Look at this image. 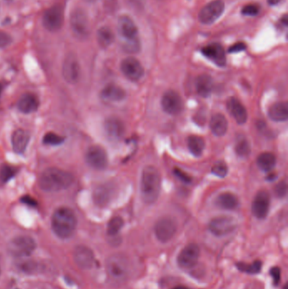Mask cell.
I'll return each mask as SVG.
<instances>
[{"instance_id":"1","label":"cell","mask_w":288,"mask_h":289,"mask_svg":"<svg viewBox=\"0 0 288 289\" xmlns=\"http://www.w3.org/2000/svg\"><path fill=\"white\" fill-rule=\"evenodd\" d=\"M74 181L75 178L69 172L58 168H48L41 173L38 184L42 191L53 193L69 189Z\"/></svg>"},{"instance_id":"37","label":"cell","mask_w":288,"mask_h":289,"mask_svg":"<svg viewBox=\"0 0 288 289\" xmlns=\"http://www.w3.org/2000/svg\"><path fill=\"white\" fill-rule=\"evenodd\" d=\"M16 169L10 165H2L0 167V180L6 183L16 175Z\"/></svg>"},{"instance_id":"51","label":"cell","mask_w":288,"mask_h":289,"mask_svg":"<svg viewBox=\"0 0 288 289\" xmlns=\"http://www.w3.org/2000/svg\"><path fill=\"white\" fill-rule=\"evenodd\" d=\"M288 289V284H286L285 286H284V289Z\"/></svg>"},{"instance_id":"12","label":"cell","mask_w":288,"mask_h":289,"mask_svg":"<svg viewBox=\"0 0 288 289\" xmlns=\"http://www.w3.org/2000/svg\"><path fill=\"white\" fill-rule=\"evenodd\" d=\"M121 71L131 81H138L142 78L145 70L139 60L133 57L124 58L121 63Z\"/></svg>"},{"instance_id":"29","label":"cell","mask_w":288,"mask_h":289,"mask_svg":"<svg viewBox=\"0 0 288 289\" xmlns=\"http://www.w3.org/2000/svg\"><path fill=\"white\" fill-rule=\"evenodd\" d=\"M187 145L190 153L197 157L202 155L203 152L206 147L205 140L203 139L202 137L199 136V135H191L189 137Z\"/></svg>"},{"instance_id":"17","label":"cell","mask_w":288,"mask_h":289,"mask_svg":"<svg viewBox=\"0 0 288 289\" xmlns=\"http://www.w3.org/2000/svg\"><path fill=\"white\" fill-rule=\"evenodd\" d=\"M74 260L76 265L83 270L91 269L95 263V256L93 251L84 245H79L75 249Z\"/></svg>"},{"instance_id":"30","label":"cell","mask_w":288,"mask_h":289,"mask_svg":"<svg viewBox=\"0 0 288 289\" xmlns=\"http://www.w3.org/2000/svg\"><path fill=\"white\" fill-rule=\"evenodd\" d=\"M257 164L262 171L270 172L276 167V156L271 153H261L257 158Z\"/></svg>"},{"instance_id":"49","label":"cell","mask_w":288,"mask_h":289,"mask_svg":"<svg viewBox=\"0 0 288 289\" xmlns=\"http://www.w3.org/2000/svg\"><path fill=\"white\" fill-rule=\"evenodd\" d=\"M189 289V288H187V287L178 286V287H176V288H174V289Z\"/></svg>"},{"instance_id":"44","label":"cell","mask_w":288,"mask_h":289,"mask_svg":"<svg viewBox=\"0 0 288 289\" xmlns=\"http://www.w3.org/2000/svg\"><path fill=\"white\" fill-rule=\"evenodd\" d=\"M12 39L8 33L0 31V48H5L11 43Z\"/></svg>"},{"instance_id":"28","label":"cell","mask_w":288,"mask_h":289,"mask_svg":"<svg viewBox=\"0 0 288 289\" xmlns=\"http://www.w3.org/2000/svg\"><path fill=\"white\" fill-rule=\"evenodd\" d=\"M213 89L212 78L208 75H201L196 80V90L199 95L202 97H208Z\"/></svg>"},{"instance_id":"24","label":"cell","mask_w":288,"mask_h":289,"mask_svg":"<svg viewBox=\"0 0 288 289\" xmlns=\"http://www.w3.org/2000/svg\"><path fill=\"white\" fill-rule=\"evenodd\" d=\"M29 140H30V136L26 131L21 129L14 131L11 137V143H12L14 152H16L18 154H22L25 153L28 146Z\"/></svg>"},{"instance_id":"27","label":"cell","mask_w":288,"mask_h":289,"mask_svg":"<svg viewBox=\"0 0 288 289\" xmlns=\"http://www.w3.org/2000/svg\"><path fill=\"white\" fill-rule=\"evenodd\" d=\"M215 203L220 208L224 210H234L239 205L238 198L232 193L230 192H224L220 194Z\"/></svg>"},{"instance_id":"3","label":"cell","mask_w":288,"mask_h":289,"mask_svg":"<svg viewBox=\"0 0 288 289\" xmlns=\"http://www.w3.org/2000/svg\"><path fill=\"white\" fill-rule=\"evenodd\" d=\"M161 191V175L154 166H146L143 169L140 181V193L146 204L155 203Z\"/></svg>"},{"instance_id":"53","label":"cell","mask_w":288,"mask_h":289,"mask_svg":"<svg viewBox=\"0 0 288 289\" xmlns=\"http://www.w3.org/2000/svg\"></svg>"},{"instance_id":"26","label":"cell","mask_w":288,"mask_h":289,"mask_svg":"<svg viewBox=\"0 0 288 289\" xmlns=\"http://www.w3.org/2000/svg\"><path fill=\"white\" fill-rule=\"evenodd\" d=\"M210 127L213 135L215 136H223L228 129V123L227 118L222 114H216L212 116L210 123Z\"/></svg>"},{"instance_id":"31","label":"cell","mask_w":288,"mask_h":289,"mask_svg":"<svg viewBox=\"0 0 288 289\" xmlns=\"http://www.w3.org/2000/svg\"><path fill=\"white\" fill-rule=\"evenodd\" d=\"M97 41L101 48H108L114 41V32L108 27H101L97 32Z\"/></svg>"},{"instance_id":"35","label":"cell","mask_w":288,"mask_h":289,"mask_svg":"<svg viewBox=\"0 0 288 289\" xmlns=\"http://www.w3.org/2000/svg\"><path fill=\"white\" fill-rule=\"evenodd\" d=\"M235 151L238 156L241 157H247L250 154V145L247 139L241 138L235 146Z\"/></svg>"},{"instance_id":"47","label":"cell","mask_w":288,"mask_h":289,"mask_svg":"<svg viewBox=\"0 0 288 289\" xmlns=\"http://www.w3.org/2000/svg\"><path fill=\"white\" fill-rule=\"evenodd\" d=\"M20 200L22 201L23 203L26 204V205H28L30 207H36L37 206V201H36L35 199L29 196V195L24 196V197L20 199Z\"/></svg>"},{"instance_id":"11","label":"cell","mask_w":288,"mask_h":289,"mask_svg":"<svg viewBox=\"0 0 288 289\" xmlns=\"http://www.w3.org/2000/svg\"><path fill=\"white\" fill-rule=\"evenodd\" d=\"M200 247L196 244H190L183 249L178 256V266L184 269H190L194 267L200 258Z\"/></svg>"},{"instance_id":"38","label":"cell","mask_w":288,"mask_h":289,"mask_svg":"<svg viewBox=\"0 0 288 289\" xmlns=\"http://www.w3.org/2000/svg\"><path fill=\"white\" fill-rule=\"evenodd\" d=\"M63 140H64L63 137L58 135L57 134L54 133V132H48L43 136L42 142L48 146H58V145L63 143Z\"/></svg>"},{"instance_id":"21","label":"cell","mask_w":288,"mask_h":289,"mask_svg":"<svg viewBox=\"0 0 288 289\" xmlns=\"http://www.w3.org/2000/svg\"><path fill=\"white\" fill-rule=\"evenodd\" d=\"M118 30L124 40L138 39V29L133 19L129 16H121L118 19Z\"/></svg>"},{"instance_id":"42","label":"cell","mask_w":288,"mask_h":289,"mask_svg":"<svg viewBox=\"0 0 288 289\" xmlns=\"http://www.w3.org/2000/svg\"><path fill=\"white\" fill-rule=\"evenodd\" d=\"M274 191H275V194H276L277 197H285L286 194H287V191H288L287 183L285 181L280 182L279 184H276Z\"/></svg>"},{"instance_id":"2","label":"cell","mask_w":288,"mask_h":289,"mask_svg":"<svg viewBox=\"0 0 288 289\" xmlns=\"http://www.w3.org/2000/svg\"><path fill=\"white\" fill-rule=\"evenodd\" d=\"M51 226L55 235L62 239L72 237L76 232L77 218L73 211L68 207H60L54 211Z\"/></svg>"},{"instance_id":"23","label":"cell","mask_w":288,"mask_h":289,"mask_svg":"<svg viewBox=\"0 0 288 289\" xmlns=\"http://www.w3.org/2000/svg\"><path fill=\"white\" fill-rule=\"evenodd\" d=\"M101 98L106 102H117L124 100L126 96V92L120 86L109 84L105 86L101 92Z\"/></svg>"},{"instance_id":"48","label":"cell","mask_w":288,"mask_h":289,"mask_svg":"<svg viewBox=\"0 0 288 289\" xmlns=\"http://www.w3.org/2000/svg\"><path fill=\"white\" fill-rule=\"evenodd\" d=\"M282 0H267V2L269 3L270 5H276L277 3H280Z\"/></svg>"},{"instance_id":"5","label":"cell","mask_w":288,"mask_h":289,"mask_svg":"<svg viewBox=\"0 0 288 289\" xmlns=\"http://www.w3.org/2000/svg\"><path fill=\"white\" fill-rule=\"evenodd\" d=\"M37 244L30 236H17L12 238L8 245V252L13 257H28L35 251Z\"/></svg>"},{"instance_id":"15","label":"cell","mask_w":288,"mask_h":289,"mask_svg":"<svg viewBox=\"0 0 288 289\" xmlns=\"http://www.w3.org/2000/svg\"><path fill=\"white\" fill-rule=\"evenodd\" d=\"M270 198L265 191H259L253 198L252 203V213L258 219H265L269 210Z\"/></svg>"},{"instance_id":"6","label":"cell","mask_w":288,"mask_h":289,"mask_svg":"<svg viewBox=\"0 0 288 289\" xmlns=\"http://www.w3.org/2000/svg\"><path fill=\"white\" fill-rule=\"evenodd\" d=\"M225 10V3L222 0H214L203 7L199 13L200 22L211 25L218 19Z\"/></svg>"},{"instance_id":"7","label":"cell","mask_w":288,"mask_h":289,"mask_svg":"<svg viewBox=\"0 0 288 289\" xmlns=\"http://www.w3.org/2000/svg\"><path fill=\"white\" fill-rule=\"evenodd\" d=\"M63 7L61 5H54L46 10L42 17V24L45 28L50 32H56L62 27L63 24Z\"/></svg>"},{"instance_id":"45","label":"cell","mask_w":288,"mask_h":289,"mask_svg":"<svg viewBox=\"0 0 288 289\" xmlns=\"http://www.w3.org/2000/svg\"><path fill=\"white\" fill-rule=\"evenodd\" d=\"M247 48L246 44L244 42H237L235 44L231 46L229 49H228V53L230 54H236V53H239V52L244 51Z\"/></svg>"},{"instance_id":"40","label":"cell","mask_w":288,"mask_h":289,"mask_svg":"<svg viewBox=\"0 0 288 289\" xmlns=\"http://www.w3.org/2000/svg\"><path fill=\"white\" fill-rule=\"evenodd\" d=\"M125 51L130 54H136L140 49V43L139 39H132V40H125V44L124 45Z\"/></svg>"},{"instance_id":"41","label":"cell","mask_w":288,"mask_h":289,"mask_svg":"<svg viewBox=\"0 0 288 289\" xmlns=\"http://www.w3.org/2000/svg\"><path fill=\"white\" fill-rule=\"evenodd\" d=\"M260 7L259 4H255V3H251V4H248L242 9V14L244 16H255L260 13Z\"/></svg>"},{"instance_id":"14","label":"cell","mask_w":288,"mask_h":289,"mask_svg":"<svg viewBox=\"0 0 288 289\" xmlns=\"http://www.w3.org/2000/svg\"><path fill=\"white\" fill-rule=\"evenodd\" d=\"M71 28L75 35L80 39H85L89 35V22L86 13L81 10H76L70 18Z\"/></svg>"},{"instance_id":"39","label":"cell","mask_w":288,"mask_h":289,"mask_svg":"<svg viewBox=\"0 0 288 289\" xmlns=\"http://www.w3.org/2000/svg\"><path fill=\"white\" fill-rule=\"evenodd\" d=\"M211 172L219 178H225L228 173V165L226 164L225 162H222V161L215 162V164L213 165Z\"/></svg>"},{"instance_id":"8","label":"cell","mask_w":288,"mask_h":289,"mask_svg":"<svg viewBox=\"0 0 288 289\" xmlns=\"http://www.w3.org/2000/svg\"><path fill=\"white\" fill-rule=\"evenodd\" d=\"M237 227L236 220L228 216H218L211 221L209 230L215 236H225L234 231Z\"/></svg>"},{"instance_id":"16","label":"cell","mask_w":288,"mask_h":289,"mask_svg":"<svg viewBox=\"0 0 288 289\" xmlns=\"http://www.w3.org/2000/svg\"><path fill=\"white\" fill-rule=\"evenodd\" d=\"M79 62L77 60L76 56L73 54H70L67 56L66 58L63 61L62 74L63 78L69 84H76L79 78Z\"/></svg>"},{"instance_id":"19","label":"cell","mask_w":288,"mask_h":289,"mask_svg":"<svg viewBox=\"0 0 288 289\" xmlns=\"http://www.w3.org/2000/svg\"><path fill=\"white\" fill-rule=\"evenodd\" d=\"M105 132L112 140H119L124 135L125 126L123 121L117 117L107 118L104 124Z\"/></svg>"},{"instance_id":"33","label":"cell","mask_w":288,"mask_h":289,"mask_svg":"<svg viewBox=\"0 0 288 289\" xmlns=\"http://www.w3.org/2000/svg\"><path fill=\"white\" fill-rule=\"evenodd\" d=\"M262 265L263 264L260 261H253V263L251 264H246L244 262H238L236 264L238 270L248 274L260 273V270L262 269Z\"/></svg>"},{"instance_id":"10","label":"cell","mask_w":288,"mask_h":289,"mask_svg":"<svg viewBox=\"0 0 288 289\" xmlns=\"http://www.w3.org/2000/svg\"><path fill=\"white\" fill-rule=\"evenodd\" d=\"M162 107L168 115H179L184 110V101L177 92L168 91L162 96Z\"/></svg>"},{"instance_id":"4","label":"cell","mask_w":288,"mask_h":289,"mask_svg":"<svg viewBox=\"0 0 288 289\" xmlns=\"http://www.w3.org/2000/svg\"><path fill=\"white\" fill-rule=\"evenodd\" d=\"M106 270L114 284L124 283L130 275V262L123 254H113L106 261Z\"/></svg>"},{"instance_id":"20","label":"cell","mask_w":288,"mask_h":289,"mask_svg":"<svg viewBox=\"0 0 288 289\" xmlns=\"http://www.w3.org/2000/svg\"><path fill=\"white\" fill-rule=\"evenodd\" d=\"M227 107L231 116L238 124H244L247 122V110L238 98L231 97L228 100Z\"/></svg>"},{"instance_id":"36","label":"cell","mask_w":288,"mask_h":289,"mask_svg":"<svg viewBox=\"0 0 288 289\" xmlns=\"http://www.w3.org/2000/svg\"><path fill=\"white\" fill-rule=\"evenodd\" d=\"M19 270L27 274H34L40 270V265L34 261H25L19 264Z\"/></svg>"},{"instance_id":"32","label":"cell","mask_w":288,"mask_h":289,"mask_svg":"<svg viewBox=\"0 0 288 289\" xmlns=\"http://www.w3.org/2000/svg\"><path fill=\"white\" fill-rule=\"evenodd\" d=\"M95 200L99 205L108 204L112 198V189L108 186H101L95 191Z\"/></svg>"},{"instance_id":"52","label":"cell","mask_w":288,"mask_h":289,"mask_svg":"<svg viewBox=\"0 0 288 289\" xmlns=\"http://www.w3.org/2000/svg\"><path fill=\"white\" fill-rule=\"evenodd\" d=\"M0 271H1V270H0Z\"/></svg>"},{"instance_id":"22","label":"cell","mask_w":288,"mask_h":289,"mask_svg":"<svg viewBox=\"0 0 288 289\" xmlns=\"http://www.w3.org/2000/svg\"><path fill=\"white\" fill-rule=\"evenodd\" d=\"M39 100L38 96L32 93H25L20 96L17 102V108L23 114H32L38 110L39 108Z\"/></svg>"},{"instance_id":"18","label":"cell","mask_w":288,"mask_h":289,"mask_svg":"<svg viewBox=\"0 0 288 289\" xmlns=\"http://www.w3.org/2000/svg\"><path fill=\"white\" fill-rule=\"evenodd\" d=\"M203 55L212 61L214 64L218 66H225L227 64V58L224 48L219 43H211L207 45L201 49Z\"/></svg>"},{"instance_id":"43","label":"cell","mask_w":288,"mask_h":289,"mask_svg":"<svg viewBox=\"0 0 288 289\" xmlns=\"http://www.w3.org/2000/svg\"><path fill=\"white\" fill-rule=\"evenodd\" d=\"M269 274H270V276L272 277L273 284L275 286H277L279 283H280V281H281V269L278 267H272L270 269Z\"/></svg>"},{"instance_id":"34","label":"cell","mask_w":288,"mask_h":289,"mask_svg":"<svg viewBox=\"0 0 288 289\" xmlns=\"http://www.w3.org/2000/svg\"><path fill=\"white\" fill-rule=\"evenodd\" d=\"M124 220L120 216H114L108 222L107 232L108 236L114 237L120 232L121 229L124 227Z\"/></svg>"},{"instance_id":"9","label":"cell","mask_w":288,"mask_h":289,"mask_svg":"<svg viewBox=\"0 0 288 289\" xmlns=\"http://www.w3.org/2000/svg\"><path fill=\"white\" fill-rule=\"evenodd\" d=\"M86 160L89 166L96 170H103L108 164V154L100 146L89 147L86 152Z\"/></svg>"},{"instance_id":"25","label":"cell","mask_w":288,"mask_h":289,"mask_svg":"<svg viewBox=\"0 0 288 289\" xmlns=\"http://www.w3.org/2000/svg\"><path fill=\"white\" fill-rule=\"evenodd\" d=\"M268 116L273 121L283 122L288 118V105L287 102H279L270 106L268 110Z\"/></svg>"},{"instance_id":"46","label":"cell","mask_w":288,"mask_h":289,"mask_svg":"<svg viewBox=\"0 0 288 289\" xmlns=\"http://www.w3.org/2000/svg\"><path fill=\"white\" fill-rule=\"evenodd\" d=\"M173 173H174V174L177 176V178H179L182 181L184 182V183L191 182V178H190V176L186 173L182 171L181 169H175Z\"/></svg>"},{"instance_id":"13","label":"cell","mask_w":288,"mask_h":289,"mask_svg":"<svg viewBox=\"0 0 288 289\" xmlns=\"http://www.w3.org/2000/svg\"><path fill=\"white\" fill-rule=\"evenodd\" d=\"M177 231V224L170 217H163L155 225V234L159 241L166 243L171 240Z\"/></svg>"},{"instance_id":"50","label":"cell","mask_w":288,"mask_h":289,"mask_svg":"<svg viewBox=\"0 0 288 289\" xmlns=\"http://www.w3.org/2000/svg\"><path fill=\"white\" fill-rule=\"evenodd\" d=\"M1 92H2V85L0 83V95H1Z\"/></svg>"}]
</instances>
